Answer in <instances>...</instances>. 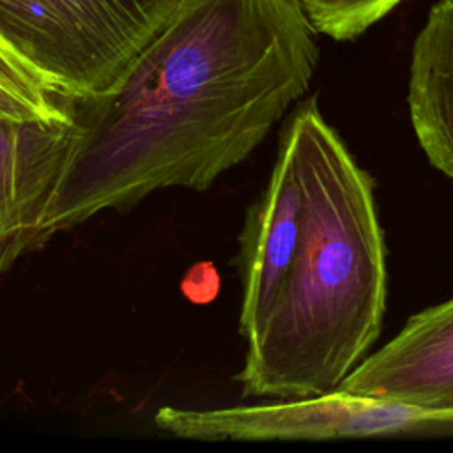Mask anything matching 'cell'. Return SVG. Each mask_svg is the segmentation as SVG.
I'll return each instance as SVG.
<instances>
[{"mask_svg": "<svg viewBox=\"0 0 453 453\" xmlns=\"http://www.w3.org/2000/svg\"><path fill=\"white\" fill-rule=\"evenodd\" d=\"M403 0H308L304 14L315 32L334 41H352L379 23Z\"/></svg>", "mask_w": 453, "mask_h": 453, "instance_id": "ba28073f", "label": "cell"}, {"mask_svg": "<svg viewBox=\"0 0 453 453\" xmlns=\"http://www.w3.org/2000/svg\"><path fill=\"white\" fill-rule=\"evenodd\" d=\"M407 108L428 163L453 179V0L434 4L414 39Z\"/></svg>", "mask_w": 453, "mask_h": 453, "instance_id": "8992f818", "label": "cell"}, {"mask_svg": "<svg viewBox=\"0 0 453 453\" xmlns=\"http://www.w3.org/2000/svg\"><path fill=\"white\" fill-rule=\"evenodd\" d=\"M71 122L0 117V273L42 244L41 221L67 156Z\"/></svg>", "mask_w": 453, "mask_h": 453, "instance_id": "5b68a950", "label": "cell"}, {"mask_svg": "<svg viewBox=\"0 0 453 453\" xmlns=\"http://www.w3.org/2000/svg\"><path fill=\"white\" fill-rule=\"evenodd\" d=\"M175 0H0V42L60 96L111 87Z\"/></svg>", "mask_w": 453, "mask_h": 453, "instance_id": "3957f363", "label": "cell"}, {"mask_svg": "<svg viewBox=\"0 0 453 453\" xmlns=\"http://www.w3.org/2000/svg\"><path fill=\"white\" fill-rule=\"evenodd\" d=\"M334 391L453 409V297L409 317Z\"/></svg>", "mask_w": 453, "mask_h": 453, "instance_id": "277c9868", "label": "cell"}, {"mask_svg": "<svg viewBox=\"0 0 453 453\" xmlns=\"http://www.w3.org/2000/svg\"><path fill=\"white\" fill-rule=\"evenodd\" d=\"M297 2H299V4H301V5H303V4H306V2H308V0H297Z\"/></svg>", "mask_w": 453, "mask_h": 453, "instance_id": "9c48e42d", "label": "cell"}, {"mask_svg": "<svg viewBox=\"0 0 453 453\" xmlns=\"http://www.w3.org/2000/svg\"><path fill=\"white\" fill-rule=\"evenodd\" d=\"M0 117L71 122L65 97L4 42H0Z\"/></svg>", "mask_w": 453, "mask_h": 453, "instance_id": "52a82bcc", "label": "cell"}, {"mask_svg": "<svg viewBox=\"0 0 453 453\" xmlns=\"http://www.w3.org/2000/svg\"><path fill=\"white\" fill-rule=\"evenodd\" d=\"M317 64L297 0H175L111 87L65 97L71 142L41 241L159 189H209L265 142Z\"/></svg>", "mask_w": 453, "mask_h": 453, "instance_id": "6da1fadb", "label": "cell"}, {"mask_svg": "<svg viewBox=\"0 0 453 453\" xmlns=\"http://www.w3.org/2000/svg\"><path fill=\"white\" fill-rule=\"evenodd\" d=\"M235 380L242 396L297 400L334 391L372 352L388 304V248L375 180L324 119L296 104L239 234Z\"/></svg>", "mask_w": 453, "mask_h": 453, "instance_id": "7a4b0ae2", "label": "cell"}]
</instances>
